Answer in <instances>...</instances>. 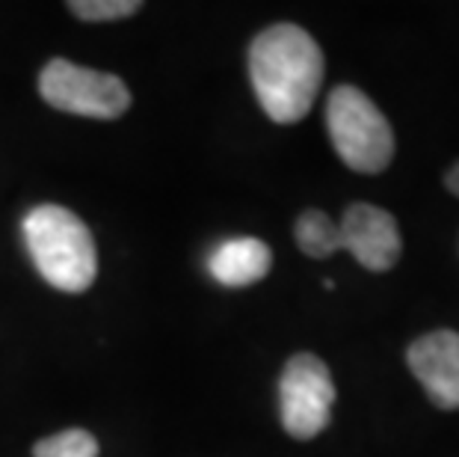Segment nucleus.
Returning a JSON list of instances; mask_svg holds the SVG:
<instances>
[{
	"label": "nucleus",
	"instance_id": "obj_8",
	"mask_svg": "<svg viewBox=\"0 0 459 457\" xmlns=\"http://www.w3.org/2000/svg\"><path fill=\"white\" fill-rule=\"evenodd\" d=\"M273 252L258 238H231L211 252L208 270L220 286L243 288L270 274Z\"/></svg>",
	"mask_w": 459,
	"mask_h": 457
},
{
	"label": "nucleus",
	"instance_id": "obj_7",
	"mask_svg": "<svg viewBox=\"0 0 459 457\" xmlns=\"http://www.w3.org/2000/svg\"><path fill=\"white\" fill-rule=\"evenodd\" d=\"M406 363L438 410H459V333L433 330L415 338L406 351Z\"/></svg>",
	"mask_w": 459,
	"mask_h": 457
},
{
	"label": "nucleus",
	"instance_id": "obj_11",
	"mask_svg": "<svg viewBox=\"0 0 459 457\" xmlns=\"http://www.w3.org/2000/svg\"><path fill=\"white\" fill-rule=\"evenodd\" d=\"M143 9L136 0H72L68 13L77 15L81 22H116V18H131Z\"/></svg>",
	"mask_w": 459,
	"mask_h": 457
},
{
	"label": "nucleus",
	"instance_id": "obj_3",
	"mask_svg": "<svg viewBox=\"0 0 459 457\" xmlns=\"http://www.w3.org/2000/svg\"><path fill=\"white\" fill-rule=\"evenodd\" d=\"M326 128L350 170L377 176L394 158V131L383 110L356 86H335L326 101Z\"/></svg>",
	"mask_w": 459,
	"mask_h": 457
},
{
	"label": "nucleus",
	"instance_id": "obj_1",
	"mask_svg": "<svg viewBox=\"0 0 459 457\" xmlns=\"http://www.w3.org/2000/svg\"><path fill=\"white\" fill-rule=\"evenodd\" d=\"M324 72V51L297 24H273L249 45L252 90L264 113L279 125H294L311 110Z\"/></svg>",
	"mask_w": 459,
	"mask_h": 457
},
{
	"label": "nucleus",
	"instance_id": "obj_10",
	"mask_svg": "<svg viewBox=\"0 0 459 457\" xmlns=\"http://www.w3.org/2000/svg\"><path fill=\"white\" fill-rule=\"evenodd\" d=\"M33 457H99V440L83 427H68L33 445Z\"/></svg>",
	"mask_w": 459,
	"mask_h": 457
},
{
	"label": "nucleus",
	"instance_id": "obj_12",
	"mask_svg": "<svg viewBox=\"0 0 459 457\" xmlns=\"http://www.w3.org/2000/svg\"><path fill=\"white\" fill-rule=\"evenodd\" d=\"M445 188L454 193V197H459V161L454 163L451 170H447V176H445Z\"/></svg>",
	"mask_w": 459,
	"mask_h": 457
},
{
	"label": "nucleus",
	"instance_id": "obj_9",
	"mask_svg": "<svg viewBox=\"0 0 459 457\" xmlns=\"http://www.w3.org/2000/svg\"><path fill=\"white\" fill-rule=\"evenodd\" d=\"M297 247L306 252L308 259H329L341 250L338 247V223L329 214L308 208L297 217L294 226Z\"/></svg>",
	"mask_w": 459,
	"mask_h": 457
},
{
	"label": "nucleus",
	"instance_id": "obj_4",
	"mask_svg": "<svg viewBox=\"0 0 459 457\" xmlns=\"http://www.w3.org/2000/svg\"><path fill=\"white\" fill-rule=\"evenodd\" d=\"M39 95L60 113L86 119H119L128 113L131 92L122 77L86 69L56 57L39 75Z\"/></svg>",
	"mask_w": 459,
	"mask_h": 457
},
{
	"label": "nucleus",
	"instance_id": "obj_2",
	"mask_svg": "<svg viewBox=\"0 0 459 457\" xmlns=\"http://www.w3.org/2000/svg\"><path fill=\"white\" fill-rule=\"evenodd\" d=\"M24 244L48 286L81 294L99 277V252L90 226L63 206H39L24 217Z\"/></svg>",
	"mask_w": 459,
	"mask_h": 457
},
{
	"label": "nucleus",
	"instance_id": "obj_6",
	"mask_svg": "<svg viewBox=\"0 0 459 457\" xmlns=\"http://www.w3.org/2000/svg\"><path fill=\"white\" fill-rule=\"evenodd\" d=\"M338 247L347 250L361 268L383 274L397 265L403 241L394 214L370 202H353L338 223Z\"/></svg>",
	"mask_w": 459,
	"mask_h": 457
},
{
	"label": "nucleus",
	"instance_id": "obj_5",
	"mask_svg": "<svg viewBox=\"0 0 459 457\" xmlns=\"http://www.w3.org/2000/svg\"><path fill=\"white\" fill-rule=\"evenodd\" d=\"M335 381L329 365L315 354H294L285 363L279 381L281 427L294 440H315L332 422Z\"/></svg>",
	"mask_w": 459,
	"mask_h": 457
}]
</instances>
